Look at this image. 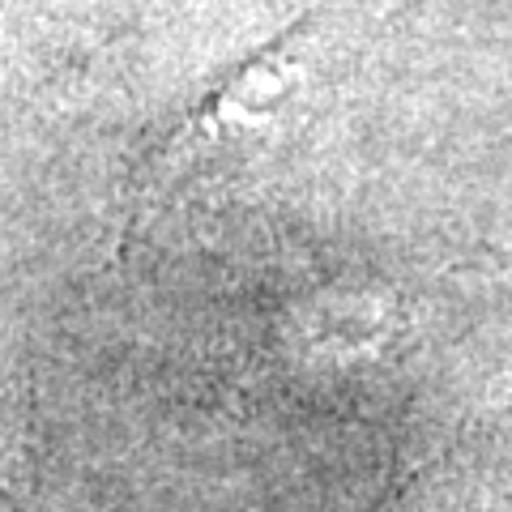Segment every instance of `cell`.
<instances>
[{"instance_id": "cell-1", "label": "cell", "mask_w": 512, "mask_h": 512, "mask_svg": "<svg viewBox=\"0 0 512 512\" xmlns=\"http://www.w3.org/2000/svg\"><path fill=\"white\" fill-rule=\"evenodd\" d=\"M355 9H359V0H320L312 13H303L295 26H286L269 47L248 56L227 82H218L210 94H201V103L146 154L141 175H137V192H133V214L150 210V201L163 192V184L175 171H184L201 150L222 146L227 137H235V128L239 133H252L256 120L269 111L261 90L265 86L291 90L299 82V73L308 69V60L316 52H325V43L333 39V26Z\"/></svg>"}]
</instances>
